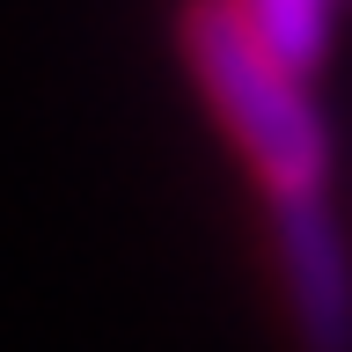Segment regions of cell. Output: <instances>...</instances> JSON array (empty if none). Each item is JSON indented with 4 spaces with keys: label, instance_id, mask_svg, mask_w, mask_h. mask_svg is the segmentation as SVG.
Listing matches in <instances>:
<instances>
[{
    "label": "cell",
    "instance_id": "obj_1",
    "mask_svg": "<svg viewBox=\"0 0 352 352\" xmlns=\"http://www.w3.org/2000/svg\"><path fill=\"white\" fill-rule=\"evenodd\" d=\"M176 52L191 66L198 96L213 103L220 132L235 140L250 176L272 191H323L330 176V125L308 81L294 66H279L250 37V22L235 15V0H184L176 15Z\"/></svg>",
    "mask_w": 352,
    "mask_h": 352
},
{
    "label": "cell",
    "instance_id": "obj_2",
    "mask_svg": "<svg viewBox=\"0 0 352 352\" xmlns=\"http://www.w3.org/2000/svg\"><path fill=\"white\" fill-rule=\"evenodd\" d=\"M264 220L294 352H352V242L330 191H272Z\"/></svg>",
    "mask_w": 352,
    "mask_h": 352
},
{
    "label": "cell",
    "instance_id": "obj_3",
    "mask_svg": "<svg viewBox=\"0 0 352 352\" xmlns=\"http://www.w3.org/2000/svg\"><path fill=\"white\" fill-rule=\"evenodd\" d=\"M235 15L250 22V37L272 52L279 66H294L308 81V66L330 44V0H235Z\"/></svg>",
    "mask_w": 352,
    "mask_h": 352
}]
</instances>
